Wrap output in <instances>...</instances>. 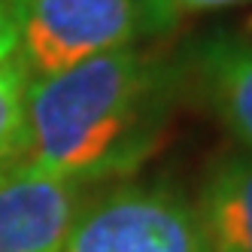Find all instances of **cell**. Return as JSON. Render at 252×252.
I'll list each match as a JSON object with an SVG mask.
<instances>
[{"label": "cell", "instance_id": "obj_5", "mask_svg": "<svg viewBox=\"0 0 252 252\" xmlns=\"http://www.w3.org/2000/svg\"><path fill=\"white\" fill-rule=\"evenodd\" d=\"M197 219L213 252H252V152H228L210 167Z\"/></svg>", "mask_w": 252, "mask_h": 252}, {"label": "cell", "instance_id": "obj_8", "mask_svg": "<svg viewBox=\"0 0 252 252\" xmlns=\"http://www.w3.org/2000/svg\"><path fill=\"white\" fill-rule=\"evenodd\" d=\"M9 58H15V28H12L6 3L0 0V64Z\"/></svg>", "mask_w": 252, "mask_h": 252}, {"label": "cell", "instance_id": "obj_1", "mask_svg": "<svg viewBox=\"0 0 252 252\" xmlns=\"http://www.w3.org/2000/svg\"><path fill=\"white\" fill-rule=\"evenodd\" d=\"M176 79L167 61L134 46L31 79L19 164L76 186L131 173L158 149Z\"/></svg>", "mask_w": 252, "mask_h": 252}, {"label": "cell", "instance_id": "obj_4", "mask_svg": "<svg viewBox=\"0 0 252 252\" xmlns=\"http://www.w3.org/2000/svg\"><path fill=\"white\" fill-rule=\"evenodd\" d=\"M79 207L76 183L22 164L0 170V252H61Z\"/></svg>", "mask_w": 252, "mask_h": 252}, {"label": "cell", "instance_id": "obj_9", "mask_svg": "<svg viewBox=\"0 0 252 252\" xmlns=\"http://www.w3.org/2000/svg\"><path fill=\"white\" fill-rule=\"evenodd\" d=\"M173 9H216V6H231V3H246V0H170Z\"/></svg>", "mask_w": 252, "mask_h": 252}, {"label": "cell", "instance_id": "obj_3", "mask_svg": "<svg viewBox=\"0 0 252 252\" xmlns=\"http://www.w3.org/2000/svg\"><path fill=\"white\" fill-rule=\"evenodd\" d=\"M61 252H213L197 210L164 183L119 186L82 204Z\"/></svg>", "mask_w": 252, "mask_h": 252}, {"label": "cell", "instance_id": "obj_6", "mask_svg": "<svg viewBox=\"0 0 252 252\" xmlns=\"http://www.w3.org/2000/svg\"><path fill=\"white\" fill-rule=\"evenodd\" d=\"M197 79L210 106L252 152V43L210 37L197 52Z\"/></svg>", "mask_w": 252, "mask_h": 252}, {"label": "cell", "instance_id": "obj_2", "mask_svg": "<svg viewBox=\"0 0 252 252\" xmlns=\"http://www.w3.org/2000/svg\"><path fill=\"white\" fill-rule=\"evenodd\" d=\"M15 28V58L31 79L92 55L155 40L176 25L170 0H3Z\"/></svg>", "mask_w": 252, "mask_h": 252}, {"label": "cell", "instance_id": "obj_7", "mask_svg": "<svg viewBox=\"0 0 252 252\" xmlns=\"http://www.w3.org/2000/svg\"><path fill=\"white\" fill-rule=\"evenodd\" d=\"M28 70L19 58L0 64V170H9L25 155V97Z\"/></svg>", "mask_w": 252, "mask_h": 252}]
</instances>
